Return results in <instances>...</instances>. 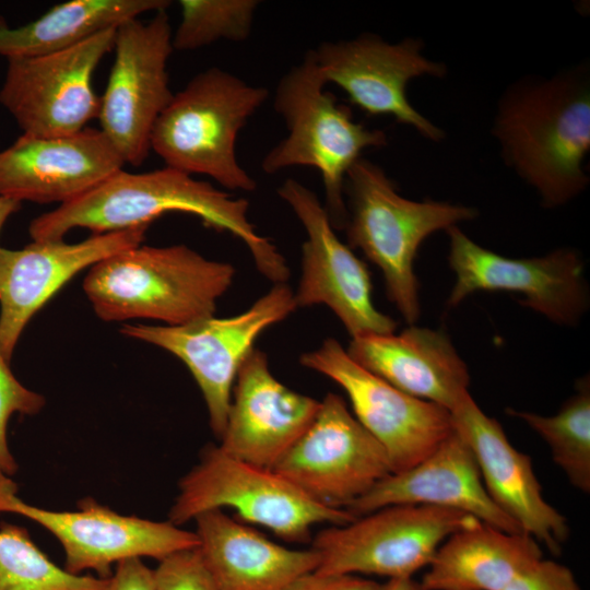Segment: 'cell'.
Listing matches in <instances>:
<instances>
[{
	"mask_svg": "<svg viewBox=\"0 0 590 590\" xmlns=\"http://www.w3.org/2000/svg\"><path fill=\"white\" fill-rule=\"evenodd\" d=\"M276 191L307 233L302 246V275L294 293L297 308L326 305L351 339L393 333L396 320L373 303L367 266L339 239L317 194L293 178L286 179Z\"/></svg>",
	"mask_w": 590,
	"mask_h": 590,
	"instance_id": "cell-17",
	"label": "cell"
},
{
	"mask_svg": "<svg viewBox=\"0 0 590 590\" xmlns=\"http://www.w3.org/2000/svg\"><path fill=\"white\" fill-rule=\"evenodd\" d=\"M268 95L266 87L209 68L173 95L155 122L151 150L167 167L208 176L225 189L253 191L257 184L239 164L236 143Z\"/></svg>",
	"mask_w": 590,
	"mask_h": 590,
	"instance_id": "cell-6",
	"label": "cell"
},
{
	"mask_svg": "<svg viewBox=\"0 0 590 590\" xmlns=\"http://www.w3.org/2000/svg\"><path fill=\"white\" fill-rule=\"evenodd\" d=\"M107 578L81 576L57 566L23 527L0 524V590H103Z\"/></svg>",
	"mask_w": 590,
	"mask_h": 590,
	"instance_id": "cell-28",
	"label": "cell"
},
{
	"mask_svg": "<svg viewBox=\"0 0 590 590\" xmlns=\"http://www.w3.org/2000/svg\"><path fill=\"white\" fill-rule=\"evenodd\" d=\"M21 208V202L11 198L0 196V232L7 220L17 212Z\"/></svg>",
	"mask_w": 590,
	"mask_h": 590,
	"instance_id": "cell-35",
	"label": "cell"
},
{
	"mask_svg": "<svg viewBox=\"0 0 590 590\" xmlns=\"http://www.w3.org/2000/svg\"><path fill=\"white\" fill-rule=\"evenodd\" d=\"M492 135L504 163L532 187L544 208L562 206L590 177V70L586 63L550 78L526 75L497 102Z\"/></svg>",
	"mask_w": 590,
	"mask_h": 590,
	"instance_id": "cell-2",
	"label": "cell"
},
{
	"mask_svg": "<svg viewBox=\"0 0 590 590\" xmlns=\"http://www.w3.org/2000/svg\"><path fill=\"white\" fill-rule=\"evenodd\" d=\"M235 272L231 263L206 259L185 245H139L92 266L83 290L103 321L184 326L214 316Z\"/></svg>",
	"mask_w": 590,
	"mask_h": 590,
	"instance_id": "cell-3",
	"label": "cell"
},
{
	"mask_svg": "<svg viewBox=\"0 0 590 590\" xmlns=\"http://www.w3.org/2000/svg\"><path fill=\"white\" fill-rule=\"evenodd\" d=\"M345 350L391 386L449 412L469 394L468 367L442 330L411 324L399 334L353 338Z\"/></svg>",
	"mask_w": 590,
	"mask_h": 590,
	"instance_id": "cell-23",
	"label": "cell"
},
{
	"mask_svg": "<svg viewBox=\"0 0 590 590\" xmlns=\"http://www.w3.org/2000/svg\"><path fill=\"white\" fill-rule=\"evenodd\" d=\"M272 470L312 500L339 509L392 473L384 447L332 392Z\"/></svg>",
	"mask_w": 590,
	"mask_h": 590,
	"instance_id": "cell-14",
	"label": "cell"
},
{
	"mask_svg": "<svg viewBox=\"0 0 590 590\" xmlns=\"http://www.w3.org/2000/svg\"><path fill=\"white\" fill-rule=\"evenodd\" d=\"M78 511H54L26 504L17 496V485L0 472V512L26 517L51 532L61 543L64 569L80 575L92 569L108 578L111 566L132 557L158 560L169 554L199 545L194 532L172 522L123 516L86 497Z\"/></svg>",
	"mask_w": 590,
	"mask_h": 590,
	"instance_id": "cell-12",
	"label": "cell"
},
{
	"mask_svg": "<svg viewBox=\"0 0 590 590\" xmlns=\"http://www.w3.org/2000/svg\"><path fill=\"white\" fill-rule=\"evenodd\" d=\"M202 558L219 590H285L315 571L319 554L274 543L222 509L194 518Z\"/></svg>",
	"mask_w": 590,
	"mask_h": 590,
	"instance_id": "cell-24",
	"label": "cell"
},
{
	"mask_svg": "<svg viewBox=\"0 0 590 590\" xmlns=\"http://www.w3.org/2000/svg\"><path fill=\"white\" fill-rule=\"evenodd\" d=\"M154 590H219L198 546L160 560L153 570Z\"/></svg>",
	"mask_w": 590,
	"mask_h": 590,
	"instance_id": "cell-31",
	"label": "cell"
},
{
	"mask_svg": "<svg viewBox=\"0 0 590 590\" xmlns=\"http://www.w3.org/2000/svg\"><path fill=\"white\" fill-rule=\"evenodd\" d=\"M223 508L234 509L241 520L290 542H305L315 524L343 526L356 518L346 509L312 500L272 469L246 463L210 445L180 480L169 522L180 526L204 511Z\"/></svg>",
	"mask_w": 590,
	"mask_h": 590,
	"instance_id": "cell-7",
	"label": "cell"
},
{
	"mask_svg": "<svg viewBox=\"0 0 590 590\" xmlns=\"http://www.w3.org/2000/svg\"><path fill=\"white\" fill-rule=\"evenodd\" d=\"M257 0H180L173 48L194 50L221 39L244 42L251 34Z\"/></svg>",
	"mask_w": 590,
	"mask_h": 590,
	"instance_id": "cell-29",
	"label": "cell"
},
{
	"mask_svg": "<svg viewBox=\"0 0 590 590\" xmlns=\"http://www.w3.org/2000/svg\"><path fill=\"white\" fill-rule=\"evenodd\" d=\"M44 405L45 398L16 379L10 368V362L0 352V472L12 476L17 470V463L7 440L9 418L14 413L37 414Z\"/></svg>",
	"mask_w": 590,
	"mask_h": 590,
	"instance_id": "cell-30",
	"label": "cell"
},
{
	"mask_svg": "<svg viewBox=\"0 0 590 590\" xmlns=\"http://www.w3.org/2000/svg\"><path fill=\"white\" fill-rule=\"evenodd\" d=\"M448 261L456 282L447 299L458 306L477 291H507L523 295L522 305L564 326H575L586 312L589 293L580 255L559 248L543 257L508 258L469 238L457 225L447 231Z\"/></svg>",
	"mask_w": 590,
	"mask_h": 590,
	"instance_id": "cell-16",
	"label": "cell"
},
{
	"mask_svg": "<svg viewBox=\"0 0 590 590\" xmlns=\"http://www.w3.org/2000/svg\"><path fill=\"white\" fill-rule=\"evenodd\" d=\"M326 85L311 49L281 78L273 105L288 133L264 155L261 167L266 174L294 166L318 170L331 225L344 229L346 174L366 149L387 145L388 138L382 130L355 121L350 107Z\"/></svg>",
	"mask_w": 590,
	"mask_h": 590,
	"instance_id": "cell-5",
	"label": "cell"
},
{
	"mask_svg": "<svg viewBox=\"0 0 590 590\" xmlns=\"http://www.w3.org/2000/svg\"><path fill=\"white\" fill-rule=\"evenodd\" d=\"M479 521L447 508L387 506L318 532L311 546L320 558L315 571L412 578L427 568L447 538Z\"/></svg>",
	"mask_w": 590,
	"mask_h": 590,
	"instance_id": "cell-8",
	"label": "cell"
},
{
	"mask_svg": "<svg viewBox=\"0 0 590 590\" xmlns=\"http://www.w3.org/2000/svg\"><path fill=\"white\" fill-rule=\"evenodd\" d=\"M172 38L166 10L116 28L115 59L97 118L125 164L140 166L146 160L155 122L174 95L167 72Z\"/></svg>",
	"mask_w": 590,
	"mask_h": 590,
	"instance_id": "cell-10",
	"label": "cell"
},
{
	"mask_svg": "<svg viewBox=\"0 0 590 590\" xmlns=\"http://www.w3.org/2000/svg\"><path fill=\"white\" fill-rule=\"evenodd\" d=\"M169 5L168 0H71L20 27L12 28L0 17V56L9 60L60 51Z\"/></svg>",
	"mask_w": 590,
	"mask_h": 590,
	"instance_id": "cell-26",
	"label": "cell"
},
{
	"mask_svg": "<svg viewBox=\"0 0 590 590\" xmlns=\"http://www.w3.org/2000/svg\"><path fill=\"white\" fill-rule=\"evenodd\" d=\"M450 413L455 430L474 455L491 499L523 533L559 555L569 527L544 499L531 458L509 442L499 422L487 416L470 393Z\"/></svg>",
	"mask_w": 590,
	"mask_h": 590,
	"instance_id": "cell-20",
	"label": "cell"
},
{
	"mask_svg": "<svg viewBox=\"0 0 590 590\" xmlns=\"http://www.w3.org/2000/svg\"><path fill=\"white\" fill-rule=\"evenodd\" d=\"M541 558L532 536L479 521L445 540L420 583L425 590H504Z\"/></svg>",
	"mask_w": 590,
	"mask_h": 590,
	"instance_id": "cell-25",
	"label": "cell"
},
{
	"mask_svg": "<svg viewBox=\"0 0 590 590\" xmlns=\"http://www.w3.org/2000/svg\"><path fill=\"white\" fill-rule=\"evenodd\" d=\"M347 246L359 249L376 264L389 300L413 324L421 315L414 261L422 243L438 231L479 215L473 206L398 193L394 182L376 163L361 157L344 181Z\"/></svg>",
	"mask_w": 590,
	"mask_h": 590,
	"instance_id": "cell-4",
	"label": "cell"
},
{
	"mask_svg": "<svg viewBox=\"0 0 590 590\" xmlns=\"http://www.w3.org/2000/svg\"><path fill=\"white\" fill-rule=\"evenodd\" d=\"M297 309L294 292L275 283L247 310L227 318H204L184 326L125 323L121 333L175 355L190 370L209 413L210 427L221 438L238 370L257 338Z\"/></svg>",
	"mask_w": 590,
	"mask_h": 590,
	"instance_id": "cell-9",
	"label": "cell"
},
{
	"mask_svg": "<svg viewBox=\"0 0 590 590\" xmlns=\"http://www.w3.org/2000/svg\"><path fill=\"white\" fill-rule=\"evenodd\" d=\"M504 590H581L569 567L541 558L518 575Z\"/></svg>",
	"mask_w": 590,
	"mask_h": 590,
	"instance_id": "cell-32",
	"label": "cell"
},
{
	"mask_svg": "<svg viewBox=\"0 0 590 590\" xmlns=\"http://www.w3.org/2000/svg\"><path fill=\"white\" fill-rule=\"evenodd\" d=\"M123 164L101 130L48 138L23 133L0 151V196L60 205L87 193Z\"/></svg>",
	"mask_w": 590,
	"mask_h": 590,
	"instance_id": "cell-19",
	"label": "cell"
},
{
	"mask_svg": "<svg viewBox=\"0 0 590 590\" xmlns=\"http://www.w3.org/2000/svg\"><path fill=\"white\" fill-rule=\"evenodd\" d=\"M149 226L93 234L75 244L33 240L22 249L0 247V352L11 362L34 315L74 275L101 260L141 245Z\"/></svg>",
	"mask_w": 590,
	"mask_h": 590,
	"instance_id": "cell-18",
	"label": "cell"
},
{
	"mask_svg": "<svg viewBox=\"0 0 590 590\" xmlns=\"http://www.w3.org/2000/svg\"><path fill=\"white\" fill-rule=\"evenodd\" d=\"M319 408V400L279 381L267 354L253 349L238 370L217 447L246 463L273 469L309 427Z\"/></svg>",
	"mask_w": 590,
	"mask_h": 590,
	"instance_id": "cell-21",
	"label": "cell"
},
{
	"mask_svg": "<svg viewBox=\"0 0 590 590\" xmlns=\"http://www.w3.org/2000/svg\"><path fill=\"white\" fill-rule=\"evenodd\" d=\"M523 421L548 446L552 459L578 491L590 492V382L583 377L576 392L552 416L506 409Z\"/></svg>",
	"mask_w": 590,
	"mask_h": 590,
	"instance_id": "cell-27",
	"label": "cell"
},
{
	"mask_svg": "<svg viewBox=\"0 0 590 590\" xmlns=\"http://www.w3.org/2000/svg\"><path fill=\"white\" fill-rule=\"evenodd\" d=\"M103 590H154L153 570L139 557L123 559L116 564Z\"/></svg>",
	"mask_w": 590,
	"mask_h": 590,
	"instance_id": "cell-34",
	"label": "cell"
},
{
	"mask_svg": "<svg viewBox=\"0 0 590 590\" xmlns=\"http://www.w3.org/2000/svg\"><path fill=\"white\" fill-rule=\"evenodd\" d=\"M311 51L326 84L339 86L368 116H391L432 142L446 138L406 96L411 80L440 79L448 73L444 62L424 55L422 39L408 37L392 44L376 34L362 33L351 39L322 42Z\"/></svg>",
	"mask_w": 590,
	"mask_h": 590,
	"instance_id": "cell-13",
	"label": "cell"
},
{
	"mask_svg": "<svg viewBox=\"0 0 590 590\" xmlns=\"http://www.w3.org/2000/svg\"><path fill=\"white\" fill-rule=\"evenodd\" d=\"M299 362L345 391L353 415L386 450L392 473L418 463L455 432L447 409L410 396L368 371L333 338L303 353Z\"/></svg>",
	"mask_w": 590,
	"mask_h": 590,
	"instance_id": "cell-15",
	"label": "cell"
},
{
	"mask_svg": "<svg viewBox=\"0 0 590 590\" xmlns=\"http://www.w3.org/2000/svg\"><path fill=\"white\" fill-rule=\"evenodd\" d=\"M116 28L60 51L8 60L0 104L24 134L70 135L98 117L101 97L93 76L114 48Z\"/></svg>",
	"mask_w": 590,
	"mask_h": 590,
	"instance_id": "cell-11",
	"label": "cell"
},
{
	"mask_svg": "<svg viewBox=\"0 0 590 590\" xmlns=\"http://www.w3.org/2000/svg\"><path fill=\"white\" fill-rule=\"evenodd\" d=\"M384 583L358 575H324L316 571L293 581L285 590H382Z\"/></svg>",
	"mask_w": 590,
	"mask_h": 590,
	"instance_id": "cell-33",
	"label": "cell"
},
{
	"mask_svg": "<svg viewBox=\"0 0 590 590\" xmlns=\"http://www.w3.org/2000/svg\"><path fill=\"white\" fill-rule=\"evenodd\" d=\"M382 590H425L420 581L413 578L390 579L384 583Z\"/></svg>",
	"mask_w": 590,
	"mask_h": 590,
	"instance_id": "cell-36",
	"label": "cell"
},
{
	"mask_svg": "<svg viewBox=\"0 0 590 590\" xmlns=\"http://www.w3.org/2000/svg\"><path fill=\"white\" fill-rule=\"evenodd\" d=\"M392 505L458 510L499 530L523 533L491 499L471 448L456 430L422 461L390 473L345 509L359 517Z\"/></svg>",
	"mask_w": 590,
	"mask_h": 590,
	"instance_id": "cell-22",
	"label": "cell"
},
{
	"mask_svg": "<svg viewBox=\"0 0 590 590\" xmlns=\"http://www.w3.org/2000/svg\"><path fill=\"white\" fill-rule=\"evenodd\" d=\"M249 203L212 184L165 166L145 173L119 170L87 193L35 217L33 240H63L73 228L103 234L149 226L157 217L182 212L198 216L216 232H227L248 248L259 272L273 284L285 283L290 268L283 255L256 232Z\"/></svg>",
	"mask_w": 590,
	"mask_h": 590,
	"instance_id": "cell-1",
	"label": "cell"
}]
</instances>
